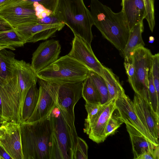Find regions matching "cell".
<instances>
[{"label": "cell", "instance_id": "obj_2", "mask_svg": "<svg viewBox=\"0 0 159 159\" xmlns=\"http://www.w3.org/2000/svg\"><path fill=\"white\" fill-rule=\"evenodd\" d=\"M50 113L39 120L20 123L23 159H51L52 127Z\"/></svg>", "mask_w": 159, "mask_h": 159}, {"label": "cell", "instance_id": "obj_21", "mask_svg": "<svg viewBox=\"0 0 159 159\" xmlns=\"http://www.w3.org/2000/svg\"><path fill=\"white\" fill-rule=\"evenodd\" d=\"M144 30L143 21L137 24L130 30L128 41L122 53L124 59H128L133 51L140 47H144L142 37Z\"/></svg>", "mask_w": 159, "mask_h": 159}, {"label": "cell", "instance_id": "obj_6", "mask_svg": "<svg viewBox=\"0 0 159 159\" xmlns=\"http://www.w3.org/2000/svg\"><path fill=\"white\" fill-rule=\"evenodd\" d=\"M0 96L2 122L21 123L20 93L18 77L15 70L13 76L9 80L0 77Z\"/></svg>", "mask_w": 159, "mask_h": 159}, {"label": "cell", "instance_id": "obj_44", "mask_svg": "<svg viewBox=\"0 0 159 159\" xmlns=\"http://www.w3.org/2000/svg\"><path fill=\"white\" fill-rule=\"evenodd\" d=\"M0 116H1V115H0Z\"/></svg>", "mask_w": 159, "mask_h": 159}, {"label": "cell", "instance_id": "obj_12", "mask_svg": "<svg viewBox=\"0 0 159 159\" xmlns=\"http://www.w3.org/2000/svg\"><path fill=\"white\" fill-rule=\"evenodd\" d=\"M116 114L123 123L132 126L148 141L159 146V142L152 137L143 124L136 113L132 101L125 93L116 98Z\"/></svg>", "mask_w": 159, "mask_h": 159}, {"label": "cell", "instance_id": "obj_19", "mask_svg": "<svg viewBox=\"0 0 159 159\" xmlns=\"http://www.w3.org/2000/svg\"><path fill=\"white\" fill-rule=\"evenodd\" d=\"M121 5V11L130 30L145 19L146 13L143 0H122Z\"/></svg>", "mask_w": 159, "mask_h": 159}, {"label": "cell", "instance_id": "obj_24", "mask_svg": "<svg viewBox=\"0 0 159 159\" xmlns=\"http://www.w3.org/2000/svg\"><path fill=\"white\" fill-rule=\"evenodd\" d=\"M6 49L0 50V77L9 80L15 73L13 61L15 58V54Z\"/></svg>", "mask_w": 159, "mask_h": 159}, {"label": "cell", "instance_id": "obj_28", "mask_svg": "<svg viewBox=\"0 0 159 159\" xmlns=\"http://www.w3.org/2000/svg\"><path fill=\"white\" fill-rule=\"evenodd\" d=\"M149 99L154 111L159 114V96L155 87L152 76V68L148 75Z\"/></svg>", "mask_w": 159, "mask_h": 159}, {"label": "cell", "instance_id": "obj_15", "mask_svg": "<svg viewBox=\"0 0 159 159\" xmlns=\"http://www.w3.org/2000/svg\"><path fill=\"white\" fill-rule=\"evenodd\" d=\"M65 25L63 23L48 25L35 22L13 29L26 43L46 40L61 30Z\"/></svg>", "mask_w": 159, "mask_h": 159}, {"label": "cell", "instance_id": "obj_13", "mask_svg": "<svg viewBox=\"0 0 159 159\" xmlns=\"http://www.w3.org/2000/svg\"><path fill=\"white\" fill-rule=\"evenodd\" d=\"M139 118L152 137L159 142V116L149 101L135 93L132 101Z\"/></svg>", "mask_w": 159, "mask_h": 159}, {"label": "cell", "instance_id": "obj_17", "mask_svg": "<svg viewBox=\"0 0 159 159\" xmlns=\"http://www.w3.org/2000/svg\"><path fill=\"white\" fill-rule=\"evenodd\" d=\"M5 130L0 138V147L12 159H23L20 132V124L4 121Z\"/></svg>", "mask_w": 159, "mask_h": 159}, {"label": "cell", "instance_id": "obj_40", "mask_svg": "<svg viewBox=\"0 0 159 159\" xmlns=\"http://www.w3.org/2000/svg\"><path fill=\"white\" fill-rule=\"evenodd\" d=\"M10 0H0V6L9 1Z\"/></svg>", "mask_w": 159, "mask_h": 159}, {"label": "cell", "instance_id": "obj_4", "mask_svg": "<svg viewBox=\"0 0 159 159\" xmlns=\"http://www.w3.org/2000/svg\"><path fill=\"white\" fill-rule=\"evenodd\" d=\"M90 71L84 65L67 55L36 74L39 79L60 85L83 82Z\"/></svg>", "mask_w": 159, "mask_h": 159}, {"label": "cell", "instance_id": "obj_43", "mask_svg": "<svg viewBox=\"0 0 159 159\" xmlns=\"http://www.w3.org/2000/svg\"><path fill=\"white\" fill-rule=\"evenodd\" d=\"M2 123L3 122L2 119V116H0V126H1V125H2Z\"/></svg>", "mask_w": 159, "mask_h": 159}, {"label": "cell", "instance_id": "obj_29", "mask_svg": "<svg viewBox=\"0 0 159 159\" xmlns=\"http://www.w3.org/2000/svg\"><path fill=\"white\" fill-rule=\"evenodd\" d=\"M88 147L86 142L78 136L73 159H87Z\"/></svg>", "mask_w": 159, "mask_h": 159}, {"label": "cell", "instance_id": "obj_1", "mask_svg": "<svg viewBox=\"0 0 159 159\" xmlns=\"http://www.w3.org/2000/svg\"><path fill=\"white\" fill-rule=\"evenodd\" d=\"M90 8L93 25L122 53L130 32L122 11L114 12L98 0H91Z\"/></svg>", "mask_w": 159, "mask_h": 159}, {"label": "cell", "instance_id": "obj_34", "mask_svg": "<svg viewBox=\"0 0 159 159\" xmlns=\"http://www.w3.org/2000/svg\"><path fill=\"white\" fill-rule=\"evenodd\" d=\"M124 66L128 76V80L130 85L133 81L134 68L132 56L127 60L124 59Z\"/></svg>", "mask_w": 159, "mask_h": 159}, {"label": "cell", "instance_id": "obj_39", "mask_svg": "<svg viewBox=\"0 0 159 159\" xmlns=\"http://www.w3.org/2000/svg\"><path fill=\"white\" fill-rule=\"evenodd\" d=\"M5 130V127L3 123L2 124L1 126H0V138L3 134ZM0 159H2L1 156L0 155Z\"/></svg>", "mask_w": 159, "mask_h": 159}, {"label": "cell", "instance_id": "obj_36", "mask_svg": "<svg viewBox=\"0 0 159 159\" xmlns=\"http://www.w3.org/2000/svg\"><path fill=\"white\" fill-rule=\"evenodd\" d=\"M37 23L40 24L48 25L62 23L57 18L53 12L43 17L38 19Z\"/></svg>", "mask_w": 159, "mask_h": 159}, {"label": "cell", "instance_id": "obj_30", "mask_svg": "<svg viewBox=\"0 0 159 159\" xmlns=\"http://www.w3.org/2000/svg\"><path fill=\"white\" fill-rule=\"evenodd\" d=\"M146 9L145 19L148 22L151 31L152 32L155 25L154 0H143Z\"/></svg>", "mask_w": 159, "mask_h": 159}, {"label": "cell", "instance_id": "obj_23", "mask_svg": "<svg viewBox=\"0 0 159 159\" xmlns=\"http://www.w3.org/2000/svg\"><path fill=\"white\" fill-rule=\"evenodd\" d=\"M39 95V90L36 84L32 86L29 90L23 107L21 123L25 122L32 115L37 104Z\"/></svg>", "mask_w": 159, "mask_h": 159}, {"label": "cell", "instance_id": "obj_42", "mask_svg": "<svg viewBox=\"0 0 159 159\" xmlns=\"http://www.w3.org/2000/svg\"><path fill=\"white\" fill-rule=\"evenodd\" d=\"M0 115H2V104L1 99L0 96Z\"/></svg>", "mask_w": 159, "mask_h": 159}, {"label": "cell", "instance_id": "obj_31", "mask_svg": "<svg viewBox=\"0 0 159 159\" xmlns=\"http://www.w3.org/2000/svg\"><path fill=\"white\" fill-rule=\"evenodd\" d=\"M114 112L110 118L105 128V133L107 137L113 134L123 122Z\"/></svg>", "mask_w": 159, "mask_h": 159}, {"label": "cell", "instance_id": "obj_37", "mask_svg": "<svg viewBox=\"0 0 159 159\" xmlns=\"http://www.w3.org/2000/svg\"><path fill=\"white\" fill-rule=\"evenodd\" d=\"M159 148L154 151L145 152L140 155L137 159H158Z\"/></svg>", "mask_w": 159, "mask_h": 159}, {"label": "cell", "instance_id": "obj_32", "mask_svg": "<svg viewBox=\"0 0 159 159\" xmlns=\"http://www.w3.org/2000/svg\"><path fill=\"white\" fill-rule=\"evenodd\" d=\"M152 74L154 84L157 95L159 93V55L157 53L152 55Z\"/></svg>", "mask_w": 159, "mask_h": 159}, {"label": "cell", "instance_id": "obj_38", "mask_svg": "<svg viewBox=\"0 0 159 159\" xmlns=\"http://www.w3.org/2000/svg\"><path fill=\"white\" fill-rule=\"evenodd\" d=\"M13 29L12 27L6 20L0 16V31L9 30Z\"/></svg>", "mask_w": 159, "mask_h": 159}, {"label": "cell", "instance_id": "obj_25", "mask_svg": "<svg viewBox=\"0 0 159 159\" xmlns=\"http://www.w3.org/2000/svg\"><path fill=\"white\" fill-rule=\"evenodd\" d=\"M25 44L14 29L0 31V47L15 48L22 47Z\"/></svg>", "mask_w": 159, "mask_h": 159}, {"label": "cell", "instance_id": "obj_20", "mask_svg": "<svg viewBox=\"0 0 159 159\" xmlns=\"http://www.w3.org/2000/svg\"><path fill=\"white\" fill-rule=\"evenodd\" d=\"M125 125L132 145L134 159H137L145 152H153L159 148L148 141L134 127L127 124Z\"/></svg>", "mask_w": 159, "mask_h": 159}, {"label": "cell", "instance_id": "obj_18", "mask_svg": "<svg viewBox=\"0 0 159 159\" xmlns=\"http://www.w3.org/2000/svg\"><path fill=\"white\" fill-rule=\"evenodd\" d=\"M13 65L18 77L21 97L20 111L21 116L23 107L27 93L32 86L36 84L38 78L29 63L23 60L15 58L13 61Z\"/></svg>", "mask_w": 159, "mask_h": 159}, {"label": "cell", "instance_id": "obj_26", "mask_svg": "<svg viewBox=\"0 0 159 159\" xmlns=\"http://www.w3.org/2000/svg\"><path fill=\"white\" fill-rule=\"evenodd\" d=\"M82 97L86 102L101 104L100 96L89 75L83 82Z\"/></svg>", "mask_w": 159, "mask_h": 159}, {"label": "cell", "instance_id": "obj_8", "mask_svg": "<svg viewBox=\"0 0 159 159\" xmlns=\"http://www.w3.org/2000/svg\"><path fill=\"white\" fill-rule=\"evenodd\" d=\"M152 55L144 47L137 48L131 55L134 73L131 86L135 93L149 101L148 75L152 68Z\"/></svg>", "mask_w": 159, "mask_h": 159}, {"label": "cell", "instance_id": "obj_9", "mask_svg": "<svg viewBox=\"0 0 159 159\" xmlns=\"http://www.w3.org/2000/svg\"><path fill=\"white\" fill-rule=\"evenodd\" d=\"M0 16L13 28L37 23L34 3L24 0H10L0 6Z\"/></svg>", "mask_w": 159, "mask_h": 159}, {"label": "cell", "instance_id": "obj_41", "mask_svg": "<svg viewBox=\"0 0 159 159\" xmlns=\"http://www.w3.org/2000/svg\"><path fill=\"white\" fill-rule=\"evenodd\" d=\"M3 48L9 49H10V50H15L14 49H13L9 47H7V46L0 47V50L2 49H3Z\"/></svg>", "mask_w": 159, "mask_h": 159}, {"label": "cell", "instance_id": "obj_14", "mask_svg": "<svg viewBox=\"0 0 159 159\" xmlns=\"http://www.w3.org/2000/svg\"><path fill=\"white\" fill-rule=\"evenodd\" d=\"M68 55L84 65L90 70L101 75L103 65L94 54L91 45L79 36L74 35L72 48Z\"/></svg>", "mask_w": 159, "mask_h": 159}, {"label": "cell", "instance_id": "obj_11", "mask_svg": "<svg viewBox=\"0 0 159 159\" xmlns=\"http://www.w3.org/2000/svg\"><path fill=\"white\" fill-rule=\"evenodd\" d=\"M117 98L102 104L99 113L95 117L84 122V132L90 139L97 143L103 142L107 138L105 133V129L109 120L116 109Z\"/></svg>", "mask_w": 159, "mask_h": 159}, {"label": "cell", "instance_id": "obj_10", "mask_svg": "<svg viewBox=\"0 0 159 159\" xmlns=\"http://www.w3.org/2000/svg\"><path fill=\"white\" fill-rule=\"evenodd\" d=\"M38 81L39 85L38 102L33 113L26 122H33L45 118L57 101L59 85L40 79Z\"/></svg>", "mask_w": 159, "mask_h": 159}, {"label": "cell", "instance_id": "obj_5", "mask_svg": "<svg viewBox=\"0 0 159 159\" xmlns=\"http://www.w3.org/2000/svg\"><path fill=\"white\" fill-rule=\"evenodd\" d=\"M50 115L52 127L51 159H73L75 147L70 129L56 104Z\"/></svg>", "mask_w": 159, "mask_h": 159}, {"label": "cell", "instance_id": "obj_33", "mask_svg": "<svg viewBox=\"0 0 159 159\" xmlns=\"http://www.w3.org/2000/svg\"><path fill=\"white\" fill-rule=\"evenodd\" d=\"M102 104L86 102L85 107L87 113V118L85 121H88L93 119L99 113Z\"/></svg>", "mask_w": 159, "mask_h": 159}, {"label": "cell", "instance_id": "obj_3", "mask_svg": "<svg viewBox=\"0 0 159 159\" xmlns=\"http://www.w3.org/2000/svg\"><path fill=\"white\" fill-rule=\"evenodd\" d=\"M54 13L61 22L70 28L74 35L91 45L93 38V23L90 11L83 0H58Z\"/></svg>", "mask_w": 159, "mask_h": 159}, {"label": "cell", "instance_id": "obj_27", "mask_svg": "<svg viewBox=\"0 0 159 159\" xmlns=\"http://www.w3.org/2000/svg\"><path fill=\"white\" fill-rule=\"evenodd\" d=\"M89 76L101 98V103L103 104L107 101L108 91L105 81L102 76L90 70Z\"/></svg>", "mask_w": 159, "mask_h": 159}, {"label": "cell", "instance_id": "obj_22", "mask_svg": "<svg viewBox=\"0 0 159 159\" xmlns=\"http://www.w3.org/2000/svg\"><path fill=\"white\" fill-rule=\"evenodd\" d=\"M101 76L105 82L108 89L107 101L125 93L119 78L111 69L103 66Z\"/></svg>", "mask_w": 159, "mask_h": 159}, {"label": "cell", "instance_id": "obj_35", "mask_svg": "<svg viewBox=\"0 0 159 159\" xmlns=\"http://www.w3.org/2000/svg\"><path fill=\"white\" fill-rule=\"evenodd\" d=\"M32 2H37L42 5L45 8L54 13L58 0H24Z\"/></svg>", "mask_w": 159, "mask_h": 159}, {"label": "cell", "instance_id": "obj_7", "mask_svg": "<svg viewBox=\"0 0 159 159\" xmlns=\"http://www.w3.org/2000/svg\"><path fill=\"white\" fill-rule=\"evenodd\" d=\"M83 82L59 85L56 103L70 129L75 141L77 140L78 136L75 125L74 108L82 97Z\"/></svg>", "mask_w": 159, "mask_h": 159}, {"label": "cell", "instance_id": "obj_16", "mask_svg": "<svg viewBox=\"0 0 159 159\" xmlns=\"http://www.w3.org/2000/svg\"><path fill=\"white\" fill-rule=\"evenodd\" d=\"M59 42L54 39L40 43L32 54L31 66L36 73L46 68L58 59L61 51Z\"/></svg>", "mask_w": 159, "mask_h": 159}]
</instances>
